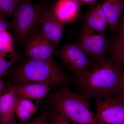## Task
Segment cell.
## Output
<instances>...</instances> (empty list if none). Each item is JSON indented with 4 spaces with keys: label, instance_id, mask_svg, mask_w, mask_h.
I'll return each instance as SVG.
<instances>
[{
    "label": "cell",
    "instance_id": "2",
    "mask_svg": "<svg viewBox=\"0 0 124 124\" xmlns=\"http://www.w3.org/2000/svg\"><path fill=\"white\" fill-rule=\"evenodd\" d=\"M16 84L42 83L52 87L64 85L69 77L53 60H42L27 58L19 64L14 75Z\"/></svg>",
    "mask_w": 124,
    "mask_h": 124
},
{
    "label": "cell",
    "instance_id": "11",
    "mask_svg": "<svg viewBox=\"0 0 124 124\" xmlns=\"http://www.w3.org/2000/svg\"><path fill=\"white\" fill-rule=\"evenodd\" d=\"M17 95L12 86L0 96L1 124H17L15 110Z\"/></svg>",
    "mask_w": 124,
    "mask_h": 124
},
{
    "label": "cell",
    "instance_id": "21",
    "mask_svg": "<svg viewBox=\"0 0 124 124\" xmlns=\"http://www.w3.org/2000/svg\"><path fill=\"white\" fill-rule=\"evenodd\" d=\"M48 119L46 113H41L34 118L31 122L27 124H48Z\"/></svg>",
    "mask_w": 124,
    "mask_h": 124
},
{
    "label": "cell",
    "instance_id": "5",
    "mask_svg": "<svg viewBox=\"0 0 124 124\" xmlns=\"http://www.w3.org/2000/svg\"><path fill=\"white\" fill-rule=\"evenodd\" d=\"M54 54L72 72L76 80L89 71V68L94 64L77 42L64 45Z\"/></svg>",
    "mask_w": 124,
    "mask_h": 124
},
{
    "label": "cell",
    "instance_id": "1",
    "mask_svg": "<svg viewBox=\"0 0 124 124\" xmlns=\"http://www.w3.org/2000/svg\"><path fill=\"white\" fill-rule=\"evenodd\" d=\"M123 72L112 59L105 58L76 80L77 93L96 102L117 96L122 90Z\"/></svg>",
    "mask_w": 124,
    "mask_h": 124
},
{
    "label": "cell",
    "instance_id": "28",
    "mask_svg": "<svg viewBox=\"0 0 124 124\" xmlns=\"http://www.w3.org/2000/svg\"><path fill=\"white\" fill-rule=\"evenodd\" d=\"M0 124H1V115H0Z\"/></svg>",
    "mask_w": 124,
    "mask_h": 124
},
{
    "label": "cell",
    "instance_id": "29",
    "mask_svg": "<svg viewBox=\"0 0 124 124\" xmlns=\"http://www.w3.org/2000/svg\"><path fill=\"white\" fill-rule=\"evenodd\" d=\"M17 0L19 1H22L23 0Z\"/></svg>",
    "mask_w": 124,
    "mask_h": 124
},
{
    "label": "cell",
    "instance_id": "3",
    "mask_svg": "<svg viewBox=\"0 0 124 124\" xmlns=\"http://www.w3.org/2000/svg\"><path fill=\"white\" fill-rule=\"evenodd\" d=\"M88 99L63 86L52 96L54 111L72 124H95Z\"/></svg>",
    "mask_w": 124,
    "mask_h": 124
},
{
    "label": "cell",
    "instance_id": "22",
    "mask_svg": "<svg viewBox=\"0 0 124 124\" xmlns=\"http://www.w3.org/2000/svg\"><path fill=\"white\" fill-rule=\"evenodd\" d=\"M8 29L13 30L12 23L8 22L7 19L0 16V31Z\"/></svg>",
    "mask_w": 124,
    "mask_h": 124
},
{
    "label": "cell",
    "instance_id": "15",
    "mask_svg": "<svg viewBox=\"0 0 124 124\" xmlns=\"http://www.w3.org/2000/svg\"><path fill=\"white\" fill-rule=\"evenodd\" d=\"M108 22V27L112 33H114L122 18L124 7L123 0H105L101 5Z\"/></svg>",
    "mask_w": 124,
    "mask_h": 124
},
{
    "label": "cell",
    "instance_id": "24",
    "mask_svg": "<svg viewBox=\"0 0 124 124\" xmlns=\"http://www.w3.org/2000/svg\"><path fill=\"white\" fill-rule=\"evenodd\" d=\"M124 104V88H122L120 93L116 96Z\"/></svg>",
    "mask_w": 124,
    "mask_h": 124
},
{
    "label": "cell",
    "instance_id": "20",
    "mask_svg": "<svg viewBox=\"0 0 124 124\" xmlns=\"http://www.w3.org/2000/svg\"><path fill=\"white\" fill-rule=\"evenodd\" d=\"M46 114L50 124H72L55 111Z\"/></svg>",
    "mask_w": 124,
    "mask_h": 124
},
{
    "label": "cell",
    "instance_id": "6",
    "mask_svg": "<svg viewBox=\"0 0 124 124\" xmlns=\"http://www.w3.org/2000/svg\"><path fill=\"white\" fill-rule=\"evenodd\" d=\"M94 64L106 58L109 44L105 32H96L83 27L77 42Z\"/></svg>",
    "mask_w": 124,
    "mask_h": 124
},
{
    "label": "cell",
    "instance_id": "14",
    "mask_svg": "<svg viewBox=\"0 0 124 124\" xmlns=\"http://www.w3.org/2000/svg\"><path fill=\"white\" fill-rule=\"evenodd\" d=\"M108 22L101 5H97L89 11L85 19L84 27L96 32H105Z\"/></svg>",
    "mask_w": 124,
    "mask_h": 124
},
{
    "label": "cell",
    "instance_id": "26",
    "mask_svg": "<svg viewBox=\"0 0 124 124\" xmlns=\"http://www.w3.org/2000/svg\"><path fill=\"white\" fill-rule=\"evenodd\" d=\"M29 121H20V122L18 124H27L29 123Z\"/></svg>",
    "mask_w": 124,
    "mask_h": 124
},
{
    "label": "cell",
    "instance_id": "19",
    "mask_svg": "<svg viewBox=\"0 0 124 124\" xmlns=\"http://www.w3.org/2000/svg\"><path fill=\"white\" fill-rule=\"evenodd\" d=\"M15 52L7 54H0V79L5 74L17 60Z\"/></svg>",
    "mask_w": 124,
    "mask_h": 124
},
{
    "label": "cell",
    "instance_id": "7",
    "mask_svg": "<svg viewBox=\"0 0 124 124\" xmlns=\"http://www.w3.org/2000/svg\"><path fill=\"white\" fill-rule=\"evenodd\" d=\"M95 124H124V104L116 96L98 101Z\"/></svg>",
    "mask_w": 124,
    "mask_h": 124
},
{
    "label": "cell",
    "instance_id": "25",
    "mask_svg": "<svg viewBox=\"0 0 124 124\" xmlns=\"http://www.w3.org/2000/svg\"><path fill=\"white\" fill-rule=\"evenodd\" d=\"M4 82L1 79H0V96L2 94V91L4 88Z\"/></svg>",
    "mask_w": 124,
    "mask_h": 124
},
{
    "label": "cell",
    "instance_id": "18",
    "mask_svg": "<svg viewBox=\"0 0 124 124\" xmlns=\"http://www.w3.org/2000/svg\"><path fill=\"white\" fill-rule=\"evenodd\" d=\"M20 2L17 0H0V16L7 19L13 16Z\"/></svg>",
    "mask_w": 124,
    "mask_h": 124
},
{
    "label": "cell",
    "instance_id": "9",
    "mask_svg": "<svg viewBox=\"0 0 124 124\" xmlns=\"http://www.w3.org/2000/svg\"><path fill=\"white\" fill-rule=\"evenodd\" d=\"M64 26L55 18L49 9L38 28L42 35L57 47L62 38Z\"/></svg>",
    "mask_w": 124,
    "mask_h": 124
},
{
    "label": "cell",
    "instance_id": "17",
    "mask_svg": "<svg viewBox=\"0 0 124 124\" xmlns=\"http://www.w3.org/2000/svg\"><path fill=\"white\" fill-rule=\"evenodd\" d=\"M14 40L7 31H0V54L14 53Z\"/></svg>",
    "mask_w": 124,
    "mask_h": 124
},
{
    "label": "cell",
    "instance_id": "27",
    "mask_svg": "<svg viewBox=\"0 0 124 124\" xmlns=\"http://www.w3.org/2000/svg\"><path fill=\"white\" fill-rule=\"evenodd\" d=\"M122 88H124V71L123 72V75H122Z\"/></svg>",
    "mask_w": 124,
    "mask_h": 124
},
{
    "label": "cell",
    "instance_id": "13",
    "mask_svg": "<svg viewBox=\"0 0 124 124\" xmlns=\"http://www.w3.org/2000/svg\"><path fill=\"white\" fill-rule=\"evenodd\" d=\"M114 33L115 37L109 44L111 59L122 69L124 68V17Z\"/></svg>",
    "mask_w": 124,
    "mask_h": 124
},
{
    "label": "cell",
    "instance_id": "12",
    "mask_svg": "<svg viewBox=\"0 0 124 124\" xmlns=\"http://www.w3.org/2000/svg\"><path fill=\"white\" fill-rule=\"evenodd\" d=\"M12 86L16 95L29 100L41 99L51 88L48 85L42 83L16 84Z\"/></svg>",
    "mask_w": 124,
    "mask_h": 124
},
{
    "label": "cell",
    "instance_id": "30",
    "mask_svg": "<svg viewBox=\"0 0 124 124\" xmlns=\"http://www.w3.org/2000/svg\"></svg>",
    "mask_w": 124,
    "mask_h": 124
},
{
    "label": "cell",
    "instance_id": "4",
    "mask_svg": "<svg viewBox=\"0 0 124 124\" xmlns=\"http://www.w3.org/2000/svg\"><path fill=\"white\" fill-rule=\"evenodd\" d=\"M49 9L46 4H36L29 0L20 1L13 16L11 23L16 40L22 41L39 27Z\"/></svg>",
    "mask_w": 124,
    "mask_h": 124
},
{
    "label": "cell",
    "instance_id": "16",
    "mask_svg": "<svg viewBox=\"0 0 124 124\" xmlns=\"http://www.w3.org/2000/svg\"><path fill=\"white\" fill-rule=\"evenodd\" d=\"M37 112L35 106L29 99L17 95L16 115L20 121L29 120Z\"/></svg>",
    "mask_w": 124,
    "mask_h": 124
},
{
    "label": "cell",
    "instance_id": "23",
    "mask_svg": "<svg viewBox=\"0 0 124 124\" xmlns=\"http://www.w3.org/2000/svg\"><path fill=\"white\" fill-rule=\"evenodd\" d=\"M80 6L93 4L97 0H75Z\"/></svg>",
    "mask_w": 124,
    "mask_h": 124
},
{
    "label": "cell",
    "instance_id": "8",
    "mask_svg": "<svg viewBox=\"0 0 124 124\" xmlns=\"http://www.w3.org/2000/svg\"><path fill=\"white\" fill-rule=\"evenodd\" d=\"M56 46L45 38L38 28L28 36L24 46V52L27 58L42 60H53Z\"/></svg>",
    "mask_w": 124,
    "mask_h": 124
},
{
    "label": "cell",
    "instance_id": "10",
    "mask_svg": "<svg viewBox=\"0 0 124 124\" xmlns=\"http://www.w3.org/2000/svg\"><path fill=\"white\" fill-rule=\"evenodd\" d=\"M80 6L75 0H58L51 11L55 18L65 26L77 18Z\"/></svg>",
    "mask_w": 124,
    "mask_h": 124
}]
</instances>
